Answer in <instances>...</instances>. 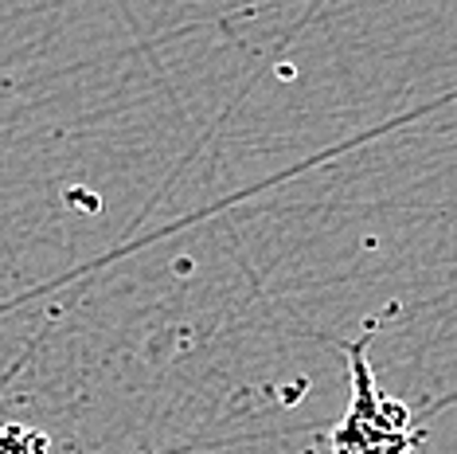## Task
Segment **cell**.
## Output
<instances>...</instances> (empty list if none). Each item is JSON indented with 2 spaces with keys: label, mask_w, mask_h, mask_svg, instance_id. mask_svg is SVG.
I'll return each mask as SVG.
<instances>
[{
  "label": "cell",
  "mask_w": 457,
  "mask_h": 454,
  "mask_svg": "<svg viewBox=\"0 0 457 454\" xmlns=\"http://www.w3.org/2000/svg\"><path fill=\"white\" fill-rule=\"evenodd\" d=\"M352 404L345 423L332 431L337 454H414L422 442V427H414L407 404L383 396L368 365V337L348 345Z\"/></svg>",
  "instance_id": "cell-1"
},
{
  "label": "cell",
  "mask_w": 457,
  "mask_h": 454,
  "mask_svg": "<svg viewBox=\"0 0 457 454\" xmlns=\"http://www.w3.org/2000/svg\"><path fill=\"white\" fill-rule=\"evenodd\" d=\"M0 454H47V435L24 423H0Z\"/></svg>",
  "instance_id": "cell-2"
}]
</instances>
